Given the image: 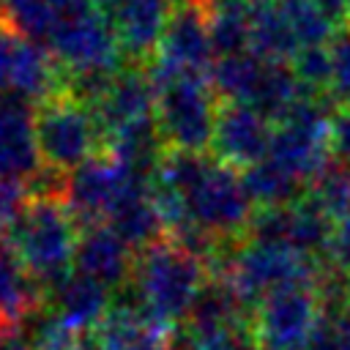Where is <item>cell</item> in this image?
Segmentation results:
<instances>
[{
	"instance_id": "52a82bcc",
	"label": "cell",
	"mask_w": 350,
	"mask_h": 350,
	"mask_svg": "<svg viewBox=\"0 0 350 350\" xmlns=\"http://www.w3.org/2000/svg\"><path fill=\"white\" fill-rule=\"evenodd\" d=\"M46 49L66 74H109L123 68V46L101 8L63 19Z\"/></svg>"
},
{
	"instance_id": "ba28073f",
	"label": "cell",
	"mask_w": 350,
	"mask_h": 350,
	"mask_svg": "<svg viewBox=\"0 0 350 350\" xmlns=\"http://www.w3.org/2000/svg\"><path fill=\"white\" fill-rule=\"evenodd\" d=\"M314 287L293 284L273 290L252 312V334L265 350H301L320 320Z\"/></svg>"
},
{
	"instance_id": "74e56055",
	"label": "cell",
	"mask_w": 350,
	"mask_h": 350,
	"mask_svg": "<svg viewBox=\"0 0 350 350\" xmlns=\"http://www.w3.org/2000/svg\"><path fill=\"white\" fill-rule=\"evenodd\" d=\"M347 170H350V167H347Z\"/></svg>"
},
{
	"instance_id": "e0dca14e",
	"label": "cell",
	"mask_w": 350,
	"mask_h": 350,
	"mask_svg": "<svg viewBox=\"0 0 350 350\" xmlns=\"http://www.w3.org/2000/svg\"><path fill=\"white\" fill-rule=\"evenodd\" d=\"M44 293L11 243L0 238V328H22L27 317L41 312Z\"/></svg>"
},
{
	"instance_id": "d6a6232c",
	"label": "cell",
	"mask_w": 350,
	"mask_h": 350,
	"mask_svg": "<svg viewBox=\"0 0 350 350\" xmlns=\"http://www.w3.org/2000/svg\"><path fill=\"white\" fill-rule=\"evenodd\" d=\"M320 5V11L336 25V27H345L350 25V16H347V0H314Z\"/></svg>"
},
{
	"instance_id": "8d00e7d4",
	"label": "cell",
	"mask_w": 350,
	"mask_h": 350,
	"mask_svg": "<svg viewBox=\"0 0 350 350\" xmlns=\"http://www.w3.org/2000/svg\"><path fill=\"white\" fill-rule=\"evenodd\" d=\"M347 16H350V0H347Z\"/></svg>"
},
{
	"instance_id": "8992f818",
	"label": "cell",
	"mask_w": 350,
	"mask_h": 350,
	"mask_svg": "<svg viewBox=\"0 0 350 350\" xmlns=\"http://www.w3.org/2000/svg\"><path fill=\"white\" fill-rule=\"evenodd\" d=\"M150 178L131 172L109 150H101L68 172L63 197H66V205L71 208L77 224L82 230H88L96 224H107L112 211L126 200V194H131L137 186H142Z\"/></svg>"
},
{
	"instance_id": "1f68e13d",
	"label": "cell",
	"mask_w": 350,
	"mask_h": 350,
	"mask_svg": "<svg viewBox=\"0 0 350 350\" xmlns=\"http://www.w3.org/2000/svg\"><path fill=\"white\" fill-rule=\"evenodd\" d=\"M0 350H38L22 328H0Z\"/></svg>"
},
{
	"instance_id": "603a6c76",
	"label": "cell",
	"mask_w": 350,
	"mask_h": 350,
	"mask_svg": "<svg viewBox=\"0 0 350 350\" xmlns=\"http://www.w3.org/2000/svg\"><path fill=\"white\" fill-rule=\"evenodd\" d=\"M3 22L25 38L46 46L60 19L49 0H3Z\"/></svg>"
},
{
	"instance_id": "d590c367",
	"label": "cell",
	"mask_w": 350,
	"mask_h": 350,
	"mask_svg": "<svg viewBox=\"0 0 350 350\" xmlns=\"http://www.w3.org/2000/svg\"><path fill=\"white\" fill-rule=\"evenodd\" d=\"M0 19H3V0H0Z\"/></svg>"
},
{
	"instance_id": "ac0fdd59",
	"label": "cell",
	"mask_w": 350,
	"mask_h": 350,
	"mask_svg": "<svg viewBox=\"0 0 350 350\" xmlns=\"http://www.w3.org/2000/svg\"><path fill=\"white\" fill-rule=\"evenodd\" d=\"M249 52L262 60H284L290 63L295 52L301 49V41L287 22L284 11L276 0H252V16H249Z\"/></svg>"
},
{
	"instance_id": "277c9868",
	"label": "cell",
	"mask_w": 350,
	"mask_h": 350,
	"mask_svg": "<svg viewBox=\"0 0 350 350\" xmlns=\"http://www.w3.org/2000/svg\"><path fill=\"white\" fill-rule=\"evenodd\" d=\"M323 257L306 254L290 243H273V241H241L235 249L227 271L221 279L230 282L241 304L254 312L265 295L282 287L304 284L314 287L320 273Z\"/></svg>"
},
{
	"instance_id": "4dcf8cb0",
	"label": "cell",
	"mask_w": 350,
	"mask_h": 350,
	"mask_svg": "<svg viewBox=\"0 0 350 350\" xmlns=\"http://www.w3.org/2000/svg\"><path fill=\"white\" fill-rule=\"evenodd\" d=\"M129 350H175V342H172L170 331H150L148 336H142Z\"/></svg>"
},
{
	"instance_id": "5b68a950",
	"label": "cell",
	"mask_w": 350,
	"mask_h": 350,
	"mask_svg": "<svg viewBox=\"0 0 350 350\" xmlns=\"http://www.w3.org/2000/svg\"><path fill=\"white\" fill-rule=\"evenodd\" d=\"M36 142L44 167L71 172L104 150V134L88 101L68 88L36 104Z\"/></svg>"
},
{
	"instance_id": "7c38bea8",
	"label": "cell",
	"mask_w": 350,
	"mask_h": 350,
	"mask_svg": "<svg viewBox=\"0 0 350 350\" xmlns=\"http://www.w3.org/2000/svg\"><path fill=\"white\" fill-rule=\"evenodd\" d=\"M271 137H273V120L265 118L260 109L241 101H221L211 153L238 170H246L268 156Z\"/></svg>"
},
{
	"instance_id": "7a4b0ae2",
	"label": "cell",
	"mask_w": 350,
	"mask_h": 350,
	"mask_svg": "<svg viewBox=\"0 0 350 350\" xmlns=\"http://www.w3.org/2000/svg\"><path fill=\"white\" fill-rule=\"evenodd\" d=\"M79 235L82 227L66 205V197L57 194L30 197L16 221L3 232V238L46 293L74 271Z\"/></svg>"
},
{
	"instance_id": "3957f363",
	"label": "cell",
	"mask_w": 350,
	"mask_h": 350,
	"mask_svg": "<svg viewBox=\"0 0 350 350\" xmlns=\"http://www.w3.org/2000/svg\"><path fill=\"white\" fill-rule=\"evenodd\" d=\"M156 88V123L170 150L208 153L213 142L219 96L205 74L172 71L156 60L145 63Z\"/></svg>"
},
{
	"instance_id": "836d02e7",
	"label": "cell",
	"mask_w": 350,
	"mask_h": 350,
	"mask_svg": "<svg viewBox=\"0 0 350 350\" xmlns=\"http://www.w3.org/2000/svg\"><path fill=\"white\" fill-rule=\"evenodd\" d=\"M71 350H109V347L101 342V336L96 331H82Z\"/></svg>"
},
{
	"instance_id": "4fadbf2b",
	"label": "cell",
	"mask_w": 350,
	"mask_h": 350,
	"mask_svg": "<svg viewBox=\"0 0 350 350\" xmlns=\"http://www.w3.org/2000/svg\"><path fill=\"white\" fill-rule=\"evenodd\" d=\"M170 0H98V8L107 14L115 36L123 46V55L137 63H150L159 52L170 11Z\"/></svg>"
},
{
	"instance_id": "d6986e66",
	"label": "cell",
	"mask_w": 350,
	"mask_h": 350,
	"mask_svg": "<svg viewBox=\"0 0 350 350\" xmlns=\"http://www.w3.org/2000/svg\"><path fill=\"white\" fill-rule=\"evenodd\" d=\"M134 252H142L145 246L156 243L159 238L167 235L164 221L150 200V189L148 183L137 186L131 194H126V200L112 211L109 221H107Z\"/></svg>"
},
{
	"instance_id": "cb8c5ba5",
	"label": "cell",
	"mask_w": 350,
	"mask_h": 350,
	"mask_svg": "<svg viewBox=\"0 0 350 350\" xmlns=\"http://www.w3.org/2000/svg\"><path fill=\"white\" fill-rule=\"evenodd\" d=\"M279 8L284 11L287 22L293 25L301 46H317V44H328L334 38V33L339 30L314 0H276Z\"/></svg>"
},
{
	"instance_id": "d4e9b609",
	"label": "cell",
	"mask_w": 350,
	"mask_h": 350,
	"mask_svg": "<svg viewBox=\"0 0 350 350\" xmlns=\"http://www.w3.org/2000/svg\"><path fill=\"white\" fill-rule=\"evenodd\" d=\"M312 200L328 213V219L336 224L350 216V170L339 161L328 164L325 172H320L309 186Z\"/></svg>"
},
{
	"instance_id": "f1b7e54d",
	"label": "cell",
	"mask_w": 350,
	"mask_h": 350,
	"mask_svg": "<svg viewBox=\"0 0 350 350\" xmlns=\"http://www.w3.org/2000/svg\"><path fill=\"white\" fill-rule=\"evenodd\" d=\"M331 153L342 167H350V107H336V112H334Z\"/></svg>"
},
{
	"instance_id": "4316f807",
	"label": "cell",
	"mask_w": 350,
	"mask_h": 350,
	"mask_svg": "<svg viewBox=\"0 0 350 350\" xmlns=\"http://www.w3.org/2000/svg\"><path fill=\"white\" fill-rule=\"evenodd\" d=\"M331 49V88L328 96L336 107H350V25L339 27L328 41Z\"/></svg>"
},
{
	"instance_id": "30bf717a",
	"label": "cell",
	"mask_w": 350,
	"mask_h": 350,
	"mask_svg": "<svg viewBox=\"0 0 350 350\" xmlns=\"http://www.w3.org/2000/svg\"><path fill=\"white\" fill-rule=\"evenodd\" d=\"M90 107L101 126L104 148L109 139L126 131L156 126V88L148 74V66L118 68Z\"/></svg>"
},
{
	"instance_id": "6da1fadb",
	"label": "cell",
	"mask_w": 350,
	"mask_h": 350,
	"mask_svg": "<svg viewBox=\"0 0 350 350\" xmlns=\"http://www.w3.org/2000/svg\"><path fill=\"white\" fill-rule=\"evenodd\" d=\"M208 276L211 273L200 257L164 235L137 252L129 287L153 325L175 331L180 320H189Z\"/></svg>"
},
{
	"instance_id": "2e32d148",
	"label": "cell",
	"mask_w": 350,
	"mask_h": 350,
	"mask_svg": "<svg viewBox=\"0 0 350 350\" xmlns=\"http://www.w3.org/2000/svg\"><path fill=\"white\" fill-rule=\"evenodd\" d=\"M49 304H52V312L68 328L82 334V331H93L104 320V314L112 306V298L107 284H101L98 279L82 271H71L66 279H60L49 290Z\"/></svg>"
},
{
	"instance_id": "7402d4cb",
	"label": "cell",
	"mask_w": 350,
	"mask_h": 350,
	"mask_svg": "<svg viewBox=\"0 0 350 350\" xmlns=\"http://www.w3.org/2000/svg\"><path fill=\"white\" fill-rule=\"evenodd\" d=\"M262 57L252 52H238V55H224L216 57L211 66V88L216 90L219 101H241L249 104L252 93L257 88V79L262 74Z\"/></svg>"
},
{
	"instance_id": "5bb4252c",
	"label": "cell",
	"mask_w": 350,
	"mask_h": 350,
	"mask_svg": "<svg viewBox=\"0 0 350 350\" xmlns=\"http://www.w3.org/2000/svg\"><path fill=\"white\" fill-rule=\"evenodd\" d=\"M44 167L36 142V104L0 96V178L30 180Z\"/></svg>"
},
{
	"instance_id": "484cf974",
	"label": "cell",
	"mask_w": 350,
	"mask_h": 350,
	"mask_svg": "<svg viewBox=\"0 0 350 350\" xmlns=\"http://www.w3.org/2000/svg\"><path fill=\"white\" fill-rule=\"evenodd\" d=\"M298 82L309 93H328L331 88V49L328 44L317 46H301L295 57L290 60Z\"/></svg>"
},
{
	"instance_id": "e575fe53",
	"label": "cell",
	"mask_w": 350,
	"mask_h": 350,
	"mask_svg": "<svg viewBox=\"0 0 350 350\" xmlns=\"http://www.w3.org/2000/svg\"><path fill=\"white\" fill-rule=\"evenodd\" d=\"M200 3H202V5H211V3H216V0H200Z\"/></svg>"
},
{
	"instance_id": "44dd1931",
	"label": "cell",
	"mask_w": 350,
	"mask_h": 350,
	"mask_svg": "<svg viewBox=\"0 0 350 350\" xmlns=\"http://www.w3.org/2000/svg\"><path fill=\"white\" fill-rule=\"evenodd\" d=\"M243 186H246L252 202L260 205V208H265V205H290V202L301 200L309 191V186L304 180L290 175L284 167H279L268 156L243 170Z\"/></svg>"
},
{
	"instance_id": "9a60e30c",
	"label": "cell",
	"mask_w": 350,
	"mask_h": 350,
	"mask_svg": "<svg viewBox=\"0 0 350 350\" xmlns=\"http://www.w3.org/2000/svg\"><path fill=\"white\" fill-rule=\"evenodd\" d=\"M74 271H82L101 284L112 287H126L134 271V257L131 246L109 227V224H96L82 230L77 254H74Z\"/></svg>"
},
{
	"instance_id": "8fae6325",
	"label": "cell",
	"mask_w": 350,
	"mask_h": 350,
	"mask_svg": "<svg viewBox=\"0 0 350 350\" xmlns=\"http://www.w3.org/2000/svg\"><path fill=\"white\" fill-rule=\"evenodd\" d=\"M153 60L183 74H211L216 52L208 27V11L200 0H178L172 5Z\"/></svg>"
},
{
	"instance_id": "83f0119b",
	"label": "cell",
	"mask_w": 350,
	"mask_h": 350,
	"mask_svg": "<svg viewBox=\"0 0 350 350\" xmlns=\"http://www.w3.org/2000/svg\"><path fill=\"white\" fill-rule=\"evenodd\" d=\"M323 260H328L331 265H336V268L350 273V216L334 224L328 246L323 252Z\"/></svg>"
},
{
	"instance_id": "ffe728a7",
	"label": "cell",
	"mask_w": 350,
	"mask_h": 350,
	"mask_svg": "<svg viewBox=\"0 0 350 350\" xmlns=\"http://www.w3.org/2000/svg\"><path fill=\"white\" fill-rule=\"evenodd\" d=\"M304 93H309V90H304V85L298 82V77H295L290 63L265 60L262 63V74L257 79V88H254L249 104L276 123Z\"/></svg>"
},
{
	"instance_id": "f546056e",
	"label": "cell",
	"mask_w": 350,
	"mask_h": 350,
	"mask_svg": "<svg viewBox=\"0 0 350 350\" xmlns=\"http://www.w3.org/2000/svg\"><path fill=\"white\" fill-rule=\"evenodd\" d=\"M301 350H345L339 331H336V320L331 314H320L312 336L306 339V345Z\"/></svg>"
},
{
	"instance_id": "9c48e42d",
	"label": "cell",
	"mask_w": 350,
	"mask_h": 350,
	"mask_svg": "<svg viewBox=\"0 0 350 350\" xmlns=\"http://www.w3.org/2000/svg\"><path fill=\"white\" fill-rule=\"evenodd\" d=\"M63 88L66 79L49 49L0 19V90L38 104Z\"/></svg>"
}]
</instances>
